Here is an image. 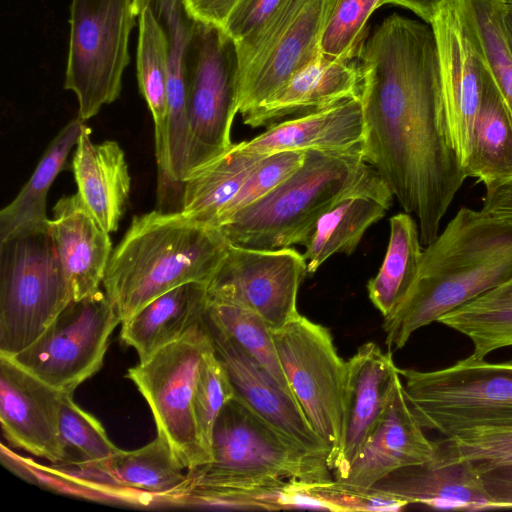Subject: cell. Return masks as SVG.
Returning <instances> with one entry per match:
<instances>
[{
    "mask_svg": "<svg viewBox=\"0 0 512 512\" xmlns=\"http://www.w3.org/2000/svg\"><path fill=\"white\" fill-rule=\"evenodd\" d=\"M401 381L390 352L362 344L347 361L344 439L333 478L341 479Z\"/></svg>",
    "mask_w": 512,
    "mask_h": 512,
    "instance_id": "cell-19",
    "label": "cell"
},
{
    "mask_svg": "<svg viewBox=\"0 0 512 512\" xmlns=\"http://www.w3.org/2000/svg\"><path fill=\"white\" fill-rule=\"evenodd\" d=\"M464 172L485 187L512 178V115L487 67Z\"/></svg>",
    "mask_w": 512,
    "mask_h": 512,
    "instance_id": "cell-29",
    "label": "cell"
},
{
    "mask_svg": "<svg viewBox=\"0 0 512 512\" xmlns=\"http://www.w3.org/2000/svg\"><path fill=\"white\" fill-rule=\"evenodd\" d=\"M73 300L48 226L0 241V356L31 345Z\"/></svg>",
    "mask_w": 512,
    "mask_h": 512,
    "instance_id": "cell-7",
    "label": "cell"
},
{
    "mask_svg": "<svg viewBox=\"0 0 512 512\" xmlns=\"http://www.w3.org/2000/svg\"><path fill=\"white\" fill-rule=\"evenodd\" d=\"M73 393H62L58 426L68 462L98 463L114 456L120 449L108 438L102 424L80 408Z\"/></svg>",
    "mask_w": 512,
    "mask_h": 512,
    "instance_id": "cell-38",
    "label": "cell"
},
{
    "mask_svg": "<svg viewBox=\"0 0 512 512\" xmlns=\"http://www.w3.org/2000/svg\"><path fill=\"white\" fill-rule=\"evenodd\" d=\"M72 168L77 193L109 234L118 229L131 188L125 154L112 140L93 143L85 124L75 146Z\"/></svg>",
    "mask_w": 512,
    "mask_h": 512,
    "instance_id": "cell-24",
    "label": "cell"
},
{
    "mask_svg": "<svg viewBox=\"0 0 512 512\" xmlns=\"http://www.w3.org/2000/svg\"><path fill=\"white\" fill-rule=\"evenodd\" d=\"M392 201L367 193L344 197L325 212L305 243L307 274H313L332 255L351 254L367 229L384 217Z\"/></svg>",
    "mask_w": 512,
    "mask_h": 512,
    "instance_id": "cell-31",
    "label": "cell"
},
{
    "mask_svg": "<svg viewBox=\"0 0 512 512\" xmlns=\"http://www.w3.org/2000/svg\"><path fill=\"white\" fill-rule=\"evenodd\" d=\"M364 116L360 97L305 115L274 123L258 136L237 143L247 153L269 155L281 151L362 150Z\"/></svg>",
    "mask_w": 512,
    "mask_h": 512,
    "instance_id": "cell-20",
    "label": "cell"
},
{
    "mask_svg": "<svg viewBox=\"0 0 512 512\" xmlns=\"http://www.w3.org/2000/svg\"><path fill=\"white\" fill-rule=\"evenodd\" d=\"M440 443L448 454L471 461L480 473L512 463V431L473 429Z\"/></svg>",
    "mask_w": 512,
    "mask_h": 512,
    "instance_id": "cell-41",
    "label": "cell"
},
{
    "mask_svg": "<svg viewBox=\"0 0 512 512\" xmlns=\"http://www.w3.org/2000/svg\"><path fill=\"white\" fill-rule=\"evenodd\" d=\"M60 392L0 356V423L13 446L53 464L66 462L58 426Z\"/></svg>",
    "mask_w": 512,
    "mask_h": 512,
    "instance_id": "cell-15",
    "label": "cell"
},
{
    "mask_svg": "<svg viewBox=\"0 0 512 512\" xmlns=\"http://www.w3.org/2000/svg\"><path fill=\"white\" fill-rule=\"evenodd\" d=\"M413 414L402 381L370 429L345 475L336 481L358 491H368L388 474L423 464L436 452Z\"/></svg>",
    "mask_w": 512,
    "mask_h": 512,
    "instance_id": "cell-16",
    "label": "cell"
},
{
    "mask_svg": "<svg viewBox=\"0 0 512 512\" xmlns=\"http://www.w3.org/2000/svg\"><path fill=\"white\" fill-rule=\"evenodd\" d=\"M206 320L259 363L295 400L279 361L272 330L261 316L237 304L209 300Z\"/></svg>",
    "mask_w": 512,
    "mask_h": 512,
    "instance_id": "cell-35",
    "label": "cell"
},
{
    "mask_svg": "<svg viewBox=\"0 0 512 512\" xmlns=\"http://www.w3.org/2000/svg\"><path fill=\"white\" fill-rule=\"evenodd\" d=\"M356 59L363 160L404 212L416 216L427 246L467 179L449 138L433 28L390 14L363 41Z\"/></svg>",
    "mask_w": 512,
    "mask_h": 512,
    "instance_id": "cell-1",
    "label": "cell"
},
{
    "mask_svg": "<svg viewBox=\"0 0 512 512\" xmlns=\"http://www.w3.org/2000/svg\"><path fill=\"white\" fill-rule=\"evenodd\" d=\"M208 304L206 284L192 282L175 287L123 321L120 340L143 362L203 321Z\"/></svg>",
    "mask_w": 512,
    "mask_h": 512,
    "instance_id": "cell-25",
    "label": "cell"
},
{
    "mask_svg": "<svg viewBox=\"0 0 512 512\" xmlns=\"http://www.w3.org/2000/svg\"><path fill=\"white\" fill-rule=\"evenodd\" d=\"M399 373L423 428L448 438L473 429L512 431V360L491 363L470 355L442 369Z\"/></svg>",
    "mask_w": 512,
    "mask_h": 512,
    "instance_id": "cell-6",
    "label": "cell"
},
{
    "mask_svg": "<svg viewBox=\"0 0 512 512\" xmlns=\"http://www.w3.org/2000/svg\"><path fill=\"white\" fill-rule=\"evenodd\" d=\"M358 193L392 201L393 194L362 150H307L302 165L263 198L237 212L219 229L227 240L254 249L305 245L319 218Z\"/></svg>",
    "mask_w": 512,
    "mask_h": 512,
    "instance_id": "cell-5",
    "label": "cell"
},
{
    "mask_svg": "<svg viewBox=\"0 0 512 512\" xmlns=\"http://www.w3.org/2000/svg\"><path fill=\"white\" fill-rule=\"evenodd\" d=\"M485 188L481 209L493 213L512 214V178Z\"/></svg>",
    "mask_w": 512,
    "mask_h": 512,
    "instance_id": "cell-46",
    "label": "cell"
},
{
    "mask_svg": "<svg viewBox=\"0 0 512 512\" xmlns=\"http://www.w3.org/2000/svg\"><path fill=\"white\" fill-rule=\"evenodd\" d=\"M369 491L408 505L469 511L492 509L476 466L448 454L440 441H436L431 460L396 470Z\"/></svg>",
    "mask_w": 512,
    "mask_h": 512,
    "instance_id": "cell-18",
    "label": "cell"
},
{
    "mask_svg": "<svg viewBox=\"0 0 512 512\" xmlns=\"http://www.w3.org/2000/svg\"><path fill=\"white\" fill-rule=\"evenodd\" d=\"M512 276V214L461 207L423 250L417 277L383 321L385 343L403 348L418 329Z\"/></svg>",
    "mask_w": 512,
    "mask_h": 512,
    "instance_id": "cell-3",
    "label": "cell"
},
{
    "mask_svg": "<svg viewBox=\"0 0 512 512\" xmlns=\"http://www.w3.org/2000/svg\"><path fill=\"white\" fill-rule=\"evenodd\" d=\"M213 349L205 317L126 373L149 405L157 436L187 472L210 462L198 440L193 404L202 365Z\"/></svg>",
    "mask_w": 512,
    "mask_h": 512,
    "instance_id": "cell-8",
    "label": "cell"
},
{
    "mask_svg": "<svg viewBox=\"0 0 512 512\" xmlns=\"http://www.w3.org/2000/svg\"><path fill=\"white\" fill-rule=\"evenodd\" d=\"M388 0H325L319 38L321 55L332 60L352 61L365 40L371 14Z\"/></svg>",
    "mask_w": 512,
    "mask_h": 512,
    "instance_id": "cell-37",
    "label": "cell"
},
{
    "mask_svg": "<svg viewBox=\"0 0 512 512\" xmlns=\"http://www.w3.org/2000/svg\"><path fill=\"white\" fill-rule=\"evenodd\" d=\"M309 1L285 0L276 13L259 29L236 42L239 76L282 36Z\"/></svg>",
    "mask_w": 512,
    "mask_h": 512,
    "instance_id": "cell-42",
    "label": "cell"
},
{
    "mask_svg": "<svg viewBox=\"0 0 512 512\" xmlns=\"http://www.w3.org/2000/svg\"><path fill=\"white\" fill-rule=\"evenodd\" d=\"M325 0H310L298 17L239 76V113L261 104L319 55Z\"/></svg>",
    "mask_w": 512,
    "mask_h": 512,
    "instance_id": "cell-23",
    "label": "cell"
},
{
    "mask_svg": "<svg viewBox=\"0 0 512 512\" xmlns=\"http://www.w3.org/2000/svg\"><path fill=\"white\" fill-rule=\"evenodd\" d=\"M272 336L296 402L330 449L333 471L344 439L347 361L339 356L330 331L301 314L272 330Z\"/></svg>",
    "mask_w": 512,
    "mask_h": 512,
    "instance_id": "cell-11",
    "label": "cell"
},
{
    "mask_svg": "<svg viewBox=\"0 0 512 512\" xmlns=\"http://www.w3.org/2000/svg\"><path fill=\"white\" fill-rule=\"evenodd\" d=\"M119 324L115 306L99 289L71 301L31 345L10 358L52 388L73 393L101 369Z\"/></svg>",
    "mask_w": 512,
    "mask_h": 512,
    "instance_id": "cell-12",
    "label": "cell"
},
{
    "mask_svg": "<svg viewBox=\"0 0 512 512\" xmlns=\"http://www.w3.org/2000/svg\"><path fill=\"white\" fill-rule=\"evenodd\" d=\"M420 233L411 214L390 218V236L383 263L367 284L368 296L383 317L389 315L412 287L422 257Z\"/></svg>",
    "mask_w": 512,
    "mask_h": 512,
    "instance_id": "cell-33",
    "label": "cell"
},
{
    "mask_svg": "<svg viewBox=\"0 0 512 512\" xmlns=\"http://www.w3.org/2000/svg\"><path fill=\"white\" fill-rule=\"evenodd\" d=\"M296 249H254L232 243L207 284L209 300L243 306L261 316L271 330L300 315L297 294L307 274Z\"/></svg>",
    "mask_w": 512,
    "mask_h": 512,
    "instance_id": "cell-13",
    "label": "cell"
},
{
    "mask_svg": "<svg viewBox=\"0 0 512 512\" xmlns=\"http://www.w3.org/2000/svg\"><path fill=\"white\" fill-rule=\"evenodd\" d=\"M388 2L413 11L430 24L446 0H388Z\"/></svg>",
    "mask_w": 512,
    "mask_h": 512,
    "instance_id": "cell-47",
    "label": "cell"
},
{
    "mask_svg": "<svg viewBox=\"0 0 512 512\" xmlns=\"http://www.w3.org/2000/svg\"><path fill=\"white\" fill-rule=\"evenodd\" d=\"M438 322L469 338L473 344L471 356L477 359L512 346V276L443 315Z\"/></svg>",
    "mask_w": 512,
    "mask_h": 512,
    "instance_id": "cell-34",
    "label": "cell"
},
{
    "mask_svg": "<svg viewBox=\"0 0 512 512\" xmlns=\"http://www.w3.org/2000/svg\"><path fill=\"white\" fill-rule=\"evenodd\" d=\"M502 23L508 39L512 44V0L501 1Z\"/></svg>",
    "mask_w": 512,
    "mask_h": 512,
    "instance_id": "cell-48",
    "label": "cell"
},
{
    "mask_svg": "<svg viewBox=\"0 0 512 512\" xmlns=\"http://www.w3.org/2000/svg\"><path fill=\"white\" fill-rule=\"evenodd\" d=\"M491 507H512V463L489 468L480 473Z\"/></svg>",
    "mask_w": 512,
    "mask_h": 512,
    "instance_id": "cell-44",
    "label": "cell"
},
{
    "mask_svg": "<svg viewBox=\"0 0 512 512\" xmlns=\"http://www.w3.org/2000/svg\"><path fill=\"white\" fill-rule=\"evenodd\" d=\"M484 63L512 115V44L502 23L499 0H457Z\"/></svg>",
    "mask_w": 512,
    "mask_h": 512,
    "instance_id": "cell-36",
    "label": "cell"
},
{
    "mask_svg": "<svg viewBox=\"0 0 512 512\" xmlns=\"http://www.w3.org/2000/svg\"><path fill=\"white\" fill-rule=\"evenodd\" d=\"M360 76L352 61L320 55L261 104L241 113L252 128L270 126L359 97Z\"/></svg>",
    "mask_w": 512,
    "mask_h": 512,
    "instance_id": "cell-22",
    "label": "cell"
},
{
    "mask_svg": "<svg viewBox=\"0 0 512 512\" xmlns=\"http://www.w3.org/2000/svg\"><path fill=\"white\" fill-rule=\"evenodd\" d=\"M306 151L291 150L264 155L247 180L220 216L217 228L225 224L237 212L263 198L303 163Z\"/></svg>",
    "mask_w": 512,
    "mask_h": 512,
    "instance_id": "cell-40",
    "label": "cell"
},
{
    "mask_svg": "<svg viewBox=\"0 0 512 512\" xmlns=\"http://www.w3.org/2000/svg\"><path fill=\"white\" fill-rule=\"evenodd\" d=\"M229 244L219 228L179 211L135 216L113 249L102 282L121 323L175 287L207 285Z\"/></svg>",
    "mask_w": 512,
    "mask_h": 512,
    "instance_id": "cell-4",
    "label": "cell"
},
{
    "mask_svg": "<svg viewBox=\"0 0 512 512\" xmlns=\"http://www.w3.org/2000/svg\"><path fill=\"white\" fill-rule=\"evenodd\" d=\"M52 211L48 231L79 300L100 289L113 251L110 236L78 193L61 197Z\"/></svg>",
    "mask_w": 512,
    "mask_h": 512,
    "instance_id": "cell-21",
    "label": "cell"
},
{
    "mask_svg": "<svg viewBox=\"0 0 512 512\" xmlns=\"http://www.w3.org/2000/svg\"><path fill=\"white\" fill-rule=\"evenodd\" d=\"M138 25L137 80L154 121L160 193L166 185L168 170V39L149 5L138 15Z\"/></svg>",
    "mask_w": 512,
    "mask_h": 512,
    "instance_id": "cell-27",
    "label": "cell"
},
{
    "mask_svg": "<svg viewBox=\"0 0 512 512\" xmlns=\"http://www.w3.org/2000/svg\"><path fill=\"white\" fill-rule=\"evenodd\" d=\"M499 1H502V2H504V1H508V0H499Z\"/></svg>",
    "mask_w": 512,
    "mask_h": 512,
    "instance_id": "cell-50",
    "label": "cell"
},
{
    "mask_svg": "<svg viewBox=\"0 0 512 512\" xmlns=\"http://www.w3.org/2000/svg\"><path fill=\"white\" fill-rule=\"evenodd\" d=\"M240 0H183L188 14L197 21L223 27Z\"/></svg>",
    "mask_w": 512,
    "mask_h": 512,
    "instance_id": "cell-45",
    "label": "cell"
},
{
    "mask_svg": "<svg viewBox=\"0 0 512 512\" xmlns=\"http://www.w3.org/2000/svg\"><path fill=\"white\" fill-rule=\"evenodd\" d=\"M84 125L79 117L71 120L47 146L28 181L0 212V241L22 230L48 226V191L65 167Z\"/></svg>",
    "mask_w": 512,
    "mask_h": 512,
    "instance_id": "cell-32",
    "label": "cell"
},
{
    "mask_svg": "<svg viewBox=\"0 0 512 512\" xmlns=\"http://www.w3.org/2000/svg\"><path fill=\"white\" fill-rule=\"evenodd\" d=\"M325 458L284 437L234 395L222 408L212 437V461L187 472L192 506L245 510L289 509L291 481L332 479Z\"/></svg>",
    "mask_w": 512,
    "mask_h": 512,
    "instance_id": "cell-2",
    "label": "cell"
},
{
    "mask_svg": "<svg viewBox=\"0 0 512 512\" xmlns=\"http://www.w3.org/2000/svg\"><path fill=\"white\" fill-rule=\"evenodd\" d=\"M136 17L133 0H71L64 88L83 121L119 98Z\"/></svg>",
    "mask_w": 512,
    "mask_h": 512,
    "instance_id": "cell-9",
    "label": "cell"
},
{
    "mask_svg": "<svg viewBox=\"0 0 512 512\" xmlns=\"http://www.w3.org/2000/svg\"><path fill=\"white\" fill-rule=\"evenodd\" d=\"M430 24L438 48L449 138L464 168L486 65L457 0H446Z\"/></svg>",
    "mask_w": 512,
    "mask_h": 512,
    "instance_id": "cell-14",
    "label": "cell"
},
{
    "mask_svg": "<svg viewBox=\"0 0 512 512\" xmlns=\"http://www.w3.org/2000/svg\"><path fill=\"white\" fill-rule=\"evenodd\" d=\"M285 0H240L223 25L225 32L238 42L259 29Z\"/></svg>",
    "mask_w": 512,
    "mask_h": 512,
    "instance_id": "cell-43",
    "label": "cell"
},
{
    "mask_svg": "<svg viewBox=\"0 0 512 512\" xmlns=\"http://www.w3.org/2000/svg\"><path fill=\"white\" fill-rule=\"evenodd\" d=\"M234 395L228 374L214 348L207 354L202 365L193 404L198 440L210 462L215 422L223 406Z\"/></svg>",
    "mask_w": 512,
    "mask_h": 512,
    "instance_id": "cell-39",
    "label": "cell"
},
{
    "mask_svg": "<svg viewBox=\"0 0 512 512\" xmlns=\"http://www.w3.org/2000/svg\"><path fill=\"white\" fill-rule=\"evenodd\" d=\"M148 5L168 39V176L180 181L188 144L187 53L195 19L186 11L183 0H149Z\"/></svg>",
    "mask_w": 512,
    "mask_h": 512,
    "instance_id": "cell-26",
    "label": "cell"
},
{
    "mask_svg": "<svg viewBox=\"0 0 512 512\" xmlns=\"http://www.w3.org/2000/svg\"><path fill=\"white\" fill-rule=\"evenodd\" d=\"M93 464L100 485L120 496L132 491L158 496L164 501L187 480V473H183L170 447L159 436L141 448L120 449L108 460Z\"/></svg>",
    "mask_w": 512,
    "mask_h": 512,
    "instance_id": "cell-30",
    "label": "cell"
},
{
    "mask_svg": "<svg viewBox=\"0 0 512 512\" xmlns=\"http://www.w3.org/2000/svg\"><path fill=\"white\" fill-rule=\"evenodd\" d=\"M206 323L235 396L284 437L328 463L330 449L313 430L298 403L259 363L207 320Z\"/></svg>",
    "mask_w": 512,
    "mask_h": 512,
    "instance_id": "cell-17",
    "label": "cell"
},
{
    "mask_svg": "<svg viewBox=\"0 0 512 512\" xmlns=\"http://www.w3.org/2000/svg\"><path fill=\"white\" fill-rule=\"evenodd\" d=\"M149 0H133V6L135 14L138 15L144 10V8L148 5Z\"/></svg>",
    "mask_w": 512,
    "mask_h": 512,
    "instance_id": "cell-49",
    "label": "cell"
},
{
    "mask_svg": "<svg viewBox=\"0 0 512 512\" xmlns=\"http://www.w3.org/2000/svg\"><path fill=\"white\" fill-rule=\"evenodd\" d=\"M187 87L183 178L233 145L231 128L239 112V60L236 42L222 27L195 20L187 53Z\"/></svg>",
    "mask_w": 512,
    "mask_h": 512,
    "instance_id": "cell-10",
    "label": "cell"
},
{
    "mask_svg": "<svg viewBox=\"0 0 512 512\" xmlns=\"http://www.w3.org/2000/svg\"><path fill=\"white\" fill-rule=\"evenodd\" d=\"M263 156L244 152L233 143L220 156L190 171L182 181L179 212L194 221L216 227L220 216Z\"/></svg>",
    "mask_w": 512,
    "mask_h": 512,
    "instance_id": "cell-28",
    "label": "cell"
}]
</instances>
